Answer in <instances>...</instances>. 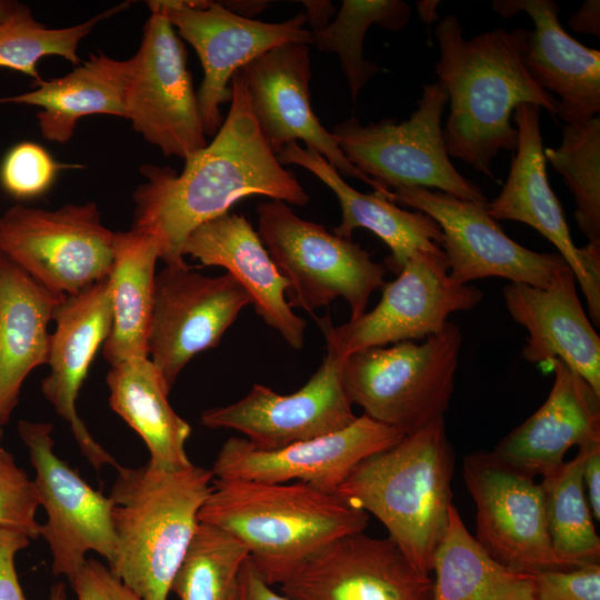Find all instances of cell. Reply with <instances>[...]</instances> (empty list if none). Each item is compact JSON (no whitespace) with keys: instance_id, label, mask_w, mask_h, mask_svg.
I'll return each instance as SVG.
<instances>
[{"instance_id":"31","label":"cell","mask_w":600,"mask_h":600,"mask_svg":"<svg viewBox=\"0 0 600 600\" xmlns=\"http://www.w3.org/2000/svg\"><path fill=\"white\" fill-rule=\"evenodd\" d=\"M160 259L157 240L142 231L116 232L113 260L108 273L112 327L103 344L110 366L148 357L152 318L156 264Z\"/></svg>"},{"instance_id":"1","label":"cell","mask_w":600,"mask_h":600,"mask_svg":"<svg viewBox=\"0 0 600 600\" xmlns=\"http://www.w3.org/2000/svg\"><path fill=\"white\" fill-rule=\"evenodd\" d=\"M140 172L144 181L133 192L132 229L157 240L167 267L188 266L181 253L187 237L244 198L293 206L310 199L260 132L241 69L231 79L230 109L212 141L184 159L181 172L156 164Z\"/></svg>"},{"instance_id":"14","label":"cell","mask_w":600,"mask_h":600,"mask_svg":"<svg viewBox=\"0 0 600 600\" xmlns=\"http://www.w3.org/2000/svg\"><path fill=\"white\" fill-rule=\"evenodd\" d=\"M52 423L21 420L18 433L34 468L33 480L47 521L40 524L52 554V572L70 583L91 551L108 566L116 556L113 501L94 490L53 451Z\"/></svg>"},{"instance_id":"19","label":"cell","mask_w":600,"mask_h":600,"mask_svg":"<svg viewBox=\"0 0 600 600\" xmlns=\"http://www.w3.org/2000/svg\"><path fill=\"white\" fill-rule=\"evenodd\" d=\"M518 130L516 154L499 196L487 204L494 220L522 222L541 233L573 271L587 299L588 316L600 326V244L578 248L571 238L562 208L547 177L540 108L523 103L514 110Z\"/></svg>"},{"instance_id":"20","label":"cell","mask_w":600,"mask_h":600,"mask_svg":"<svg viewBox=\"0 0 600 600\" xmlns=\"http://www.w3.org/2000/svg\"><path fill=\"white\" fill-rule=\"evenodd\" d=\"M280 586L293 600H431L433 579L389 537L358 532L314 552Z\"/></svg>"},{"instance_id":"49","label":"cell","mask_w":600,"mask_h":600,"mask_svg":"<svg viewBox=\"0 0 600 600\" xmlns=\"http://www.w3.org/2000/svg\"><path fill=\"white\" fill-rule=\"evenodd\" d=\"M1 437H2V429L0 428V440H1ZM1 448V446H0Z\"/></svg>"},{"instance_id":"13","label":"cell","mask_w":600,"mask_h":600,"mask_svg":"<svg viewBox=\"0 0 600 600\" xmlns=\"http://www.w3.org/2000/svg\"><path fill=\"white\" fill-rule=\"evenodd\" d=\"M149 9L140 48L132 57L127 120L166 157L184 160L208 144L187 49L167 16Z\"/></svg>"},{"instance_id":"18","label":"cell","mask_w":600,"mask_h":600,"mask_svg":"<svg viewBox=\"0 0 600 600\" xmlns=\"http://www.w3.org/2000/svg\"><path fill=\"white\" fill-rule=\"evenodd\" d=\"M404 436L362 414L344 429L276 450H260L246 438L231 437L219 450L211 471L217 479L299 481L336 492L362 460Z\"/></svg>"},{"instance_id":"15","label":"cell","mask_w":600,"mask_h":600,"mask_svg":"<svg viewBox=\"0 0 600 600\" xmlns=\"http://www.w3.org/2000/svg\"><path fill=\"white\" fill-rule=\"evenodd\" d=\"M391 192L393 202L421 211L438 223L449 274L459 283L500 277L546 288L569 267L559 253L536 252L512 240L488 213L487 204L427 188Z\"/></svg>"},{"instance_id":"48","label":"cell","mask_w":600,"mask_h":600,"mask_svg":"<svg viewBox=\"0 0 600 600\" xmlns=\"http://www.w3.org/2000/svg\"><path fill=\"white\" fill-rule=\"evenodd\" d=\"M26 7L27 6L17 1L0 0V23L9 20Z\"/></svg>"},{"instance_id":"21","label":"cell","mask_w":600,"mask_h":600,"mask_svg":"<svg viewBox=\"0 0 600 600\" xmlns=\"http://www.w3.org/2000/svg\"><path fill=\"white\" fill-rule=\"evenodd\" d=\"M257 124L278 154L288 143L302 140L341 176L359 179L383 193L392 192L352 166L332 134L313 112L310 100L309 44L287 43L271 49L241 68Z\"/></svg>"},{"instance_id":"26","label":"cell","mask_w":600,"mask_h":600,"mask_svg":"<svg viewBox=\"0 0 600 600\" xmlns=\"http://www.w3.org/2000/svg\"><path fill=\"white\" fill-rule=\"evenodd\" d=\"M549 364L554 380L547 400L492 450L509 464L542 478L561 467L570 448L600 440V396L562 361Z\"/></svg>"},{"instance_id":"41","label":"cell","mask_w":600,"mask_h":600,"mask_svg":"<svg viewBox=\"0 0 600 600\" xmlns=\"http://www.w3.org/2000/svg\"><path fill=\"white\" fill-rule=\"evenodd\" d=\"M29 543L26 534L0 528V600H27L18 579L16 556ZM49 600H68L63 582L51 588Z\"/></svg>"},{"instance_id":"42","label":"cell","mask_w":600,"mask_h":600,"mask_svg":"<svg viewBox=\"0 0 600 600\" xmlns=\"http://www.w3.org/2000/svg\"><path fill=\"white\" fill-rule=\"evenodd\" d=\"M78 600H142L110 568L88 559L72 581Z\"/></svg>"},{"instance_id":"30","label":"cell","mask_w":600,"mask_h":600,"mask_svg":"<svg viewBox=\"0 0 600 600\" xmlns=\"http://www.w3.org/2000/svg\"><path fill=\"white\" fill-rule=\"evenodd\" d=\"M109 403L143 440L150 463L168 470L192 464L186 443L190 424L171 407L163 377L149 358H133L110 366Z\"/></svg>"},{"instance_id":"35","label":"cell","mask_w":600,"mask_h":600,"mask_svg":"<svg viewBox=\"0 0 600 600\" xmlns=\"http://www.w3.org/2000/svg\"><path fill=\"white\" fill-rule=\"evenodd\" d=\"M249 552L236 537L204 522L174 574L170 592L179 600H236Z\"/></svg>"},{"instance_id":"27","label":"cell","mask_w":600,"mask_h":600,"mask_svg":"<svg viewBox=\"0 0 600 600\" xmlns=\"http://www.w3.org/2000/svg\"><path fill=\"white\" fill-rule=\"evenodd\" d=\"M277 157L282 166L297 164L307 169L337 197L341 221L333 228L334 234L351 240L352 232L363 228L380 238L390 249L386 264L393 272L399 273L407 260L418 251L441 249L442 231L428 214L401 209L378 191L361 193L314 150L290 142Z\"/></svg>"},{"instance_id":"8","label":"cell","mask_w":600,"mask_h":600,"mask_svg":"<svg viewBox=\"0 0 600 600\" xmlns=\"http://www.w3.org/2000/svg\"><path fill=\"white\" fill-rule=\"evenodd\" d=\"M448 94L440 82L423 86L411 116L361 124L349 118L332 129L339 148L361 173L387 190L434 188L461 200L488 204L481 188L463 177L446 149L441 119Z\"/></svg>"},{"instance_id":"46","label":"cell","mask_w":600,"mask_h":600,"mask_svg":"<svg viewBox=\"0 0 600 600\" xmlns=\"http://www.w3.org/2000/svg\"><path fill=\"white\" fill-rule=\"evenodd\" d=\"M307 7V20L310 21L311 26L314 29L322 28L327 26L328 19L333 13V7L328 1H303Z\"/></svg>"},{"instance_id":"16","label":"cell","mask_w":600,"mask_h":600,"mask_svg":"<svg viewBox=\"0 0 600 600\" xmlns=\"http://www.w3.org/2000/svg\"><path fill=\"white\" fill-rule=\"evenodd\" d=\"M249 304L248 293L228 272L208 277L189 266H164L157 273L148 357L170 390L186 364L217 347Z\"/></svg>"},{"instance_id":"33","label":"cell","mask_w":600,"mask_h":600,"mask_svg":"<svg viewBox=\"0 0 600 600\" xmlns=\"http://www.w3.org/2000/svg\"><path fill=\"white\" fill-rule=\"evenodd\" d=\"M582 462L579 449L541 482L551 547L569 569L600 562V538L583 489Z\"/></svg>"},{"instance_id":"2","label":"cell","mask_w":600,"mask_h":600,"mask_svg":"<svg viewBox=\"0 0 600 600\" xmlns=\"http://www.w3.org/2000/svg\"><path fill=\"white\" fill-rule=\"evenodd\" d=\"M524 31L497 28L467 39L454 14L434 29L440 49L434 72L450 106L442 128L446 149L450 158L490 178L493 158L517 148L518 130L510 122L517 107L534 104L556 117L557 99L532 80L522 63Z\"/></svg>"},{"instance_id":"9","label":"cell","mask_w":600,"mask_h":600,"mask_svg":"<svg viewBox=\"0 0 600 600\" xmlns=\"http://www.w3.org/2000/svg\"><path fill=\"white\" fill-rule=\"evenodd\" d=\"M116 232L94 202L56 210L16 204L0 216V252L38 283L63 296L106 279Z\"/></svg>"},{"instance_id":"43","label":"cell","mask_w":600,"mask_h":600,"mask_svg":"<svg viewBox=\"0 0 600 600\" xmlns=\"http://www.w3.org/2000/svg\"><path fill=\"white\" fill-rule=\"evenodd\" d=\"M583 453L582 483L593 519L600 520V440L579 447Z\"/></svg>"},{"instance_id":"47","label":"cell","mask_w":600,"mask_h":600,"mask_svg":"<svg viewBox=\"0 0 600 600\" xmlns=\"http://www.w3.org/2000/svg\"><path fill=\"white\" fill-rule=\"evenodd\" d=\"M440 1L438 0H419L417 1V11L420 19L424 23H432L438 20V7Z\"/></svg>"},{"instance_id":"45","label":"cell","mask_w":600,"mask_h":600,"mask_svg":"<svg viewBox=\"0 0 600 600\" xmlns=\"http://www.w3.org/2000/svg\"><path fill=\"white\" fill-rule=\"evenodd\" d=\"M570 28L579 33L600 36V1L586 0L569 18Z\"/></svg>"},{"instance_id":"5","label":"cell","mask_w":600,"mask_h":600,"mask_svg":"<svg viewBox=\"0 0 600 600\" xmlns=\"http://www.w3.org/2000/svg\"><path fill=\"white\" fill-rule=\"evenodd\" d=\"M453 473L441 417L362 460L336 492L373 514L409 561L430 574L453 504Z\"/></svg>"},{"instance_id":"39","label":"cell","mask_w":600,"mask_h":600,"mask_svg":"<svg viewBox=\"0 0 600 600\" xmlns=\"http://www.w3.org/2000/svg\"><path fill=\"white\" fill-rule=\"evenodd\" d=\"M38 493L27 472L13 456L0 448V528L21 532L29 539L40 537L36 512Z\"/></svg>"},{"instance_id":"22","label":"cell","mask_w":600,"mask_h":600,"mask_svg":"<svg viewBox=\"0 0 600 600\" xmlns=\"http://www.w3.org/2000/svg\"><path fill=\"white\" fill-rule=\"evenodd\" d=\"M47 364L50 373L41 391L57 413L68 421L77 443L92 467L118 463L91 436L77 412V399L90 364L104 344L112 327V309L107 278L66 296L56 310Z\"/></svg>"},{"instance_id":"40","label":"cell","mask_w":600,"mask_h":600,"mask_svg":"<svg viewBox=\"0 0 600 600\" xmlns=\"http://www.w3.org/2000/svg\"><path fill=\"white\" fill-rule=\"evenodd\" d=\"M532 576V600H600V563Z\"/></svg>"},{"instance_id":"10","label":"cell","mask_w":600,"mask_h":600,"mask_svg":"<svg viewBox=\"0 0 600 600\" xmlns=\"http://www.w3.org/2000/svg\"><path fill=\"white\" fill-rule=\"evenodd\" d=\"M382 287L379 303L354 320L334 327L329 316L317 319L326 342L344 358L359 350L437 334L451 313L471 310L483 299L479 288L450 277L442 249L416 252L398 277Z\"/></svg>"},{"instance_id":"38","label":"cell","mask_w":600,"mask_h":600,"mask_svg":"<svg viewBox=\"0 0 600 600\" xmlns=\"http://www.w3.org/2000/svg\"><path fill=\"white\" fill-rule=\"evenodd\" d=\"M64 168L40 144L24 141L12 147L0 167V182L17 199L41 196Z\"/></svg>"},{"instance_id":"11","label":"cell","mask_w":600,"mask_h":600,"mask_svg":"<svg viewBox=\"0 0 600 600\" xmlns=\"http://www.w3.org/2000/svg\"><path fill=\"white\" fill-rule=\"evenodd\" d=\"M148 8L162 11L198 53L203 79L197 91L206 136H214L223 122L220 107L231 100V79L248 63L287 43L312 44L304 28V12L281 22L242 17L213 1L153 0Z\"/></svg>"},{"instance_id":"36","label":"cell","mask_w":600,"mask_h":600,"mask_svg":"<svg viewBox=\"0 0 600 600\" xmlns=\"http://www.w3.org/2000/svg\"><path fill=\"white\" fill-rule=\"evenodd\" d=\"M546 160L571 191L574 219L589 243L600 244V118L566 123L558 148L544 150Z\"/></svg>"},{"instance_id":"44","label":"cell","mask_w":600,"mask_h":600,"mask_svg":"<svg viewBox=\"0 0 600 600\" xmlns=\"http://www.w3.org/2000/svg\"><path fill=\"white\" fill-rule=\"evenodd\" d=\"M236 600H293L286 594L278 593L268 584L257 571L250 559L244 562Z\"/></svg>"},{"instance_id":"28","label":"cell","mask_w":600,"mask_h":600,"mask_svg":"<svg viewBox=\"0 0 600 600\" xmlns=\"http://www.w3.org/2000/svg\"><path fill=\"white\" fill-rule=\"evenodd\" d=\"M64 297L0 252V428L17 407L27 376L48 362V327Z\"/></svg>"},{"instance_id":"29","label":"cell","mask_w":600,"mask_h":600,"mask_svg":"<svg viewBox=\"0 0 600 600\" xmlns=\"http://www.w3.org/2000/svg\"><path fill=\"white\" fill-rule=\"evenodd\" d=\"M133 59L119 60L102 52L91 54L68 74L43 80L38 88L0 102L37 106L42 136L52 142H68L78 121L90 114L127 119V93Z\"/></svg>"},{"instance_id":"12","label":"cell","mask_w":600,"mask_h":600,"mask_svg":"<svg viewBox=\"0 0 600 600\" xmlns=\"http://www.w3.org/2000/svg\"><path fill=\"white\" fill-rule=\"evenodd\" d=\"M462 473L477 509L474 538L491 558L524 573L569 569L552 550L544 491L534 477L493 451L464 456Z\"/></svg>"},{"instance_id":"3","label":"cell","mask_w":600,"mask_h":600,"mask_svg":"<svg viewBox=\"0 0 600 600\" xmlns=\"http://www.w3.org/2000/svg\"><path fill=\"white\" fill-rule=\"evenodd\" d=\"M247 548L270 584H282L314 552L363 532L369 514L340 496L306 482L269 483L217 479L199 512Z\"/></svg>"},{"instance_id":"37","label":"cell","mask_w":600,"mask_h":600,"mask_svg":"<svg viewBox=\"0 0 600 600\" xmlns=\"http://www.w3.org/2000/svg\"><path fill=\"white\" fill-rule=\"evenodd\" d=\"M130 2H123L100 12L77 26L47 28L37 21L29 7L9 20L0 23V68L22 72L36 80L43 81L37 64L48 56H59L78 66V48L101 21L126 10Z\"/></svg>"},{"instance_id":"32","label":"cell","mask_w":600,"mask_h":600,"mask_svg":"<svg viewBox=\"0 0 600 600\" xmlns=\"http://www.w3.org/2000/svg\"><path fill=\"white\" fill-rule=\"evenodd\" d=\"M431 600H532L533 576L511 570L479 544L454 504L439 543Z\"/></svg>"},{"instance_id":"4","label":"cell","mask_w":600,"mask_h":600,"mask_svg":"<svg viewBox=\"0 0 600 600\" xmlns=\"http://www.w3.org/2000/svg\"><path fill=\"white\" fill-rule=\"evenodd\" d=\"M110 498L113 574L142 600H168L174 574L212 489L211 469L118 466Z\"/></svg>"},{"instance_id":"7","label":"cell","mask_w":600,"mask_h":600,"mask_svg":"<svg viewBox=\"0 0 600 600\" xmlns=\"http://www.w3.org/2000/svg\"><path fill=\"white\" fill-rule=\"evenodd\" d=\"M258 234L289 283L290 307L313 313L343 298L354 320L371 293L383 286L387 269L358 243L304 220L283 201L257 207Z\"/></svg>"},{"instance_id":"24","label":"cell","mask_w":600,"mask_h":600,"mask_svg":"<svg viewBox=\"0 0 600 600\" xmlns=\"http://www.w3.org/2000/svg\"><path fill=\"white\" fill-rule=\"evenodd\" d=\"M501 17L521 11L533 22L524 31L521 60L532 80L544 91L558 94L556 116L579 123L600 112V51L588 48L562 28L553 0H496Z\"/></svg>"},{"instance_id":"34","label":"cell","mask_w":600,"mask_h":600,"mask_svg":"<svg viewBox=\"0 0 600 600\" xmlns=\"http://www.w3.org/2000/svg\"><path fill=\"white\" fill-rule=\"evenodd\" d=\"M411 9L401 0H343L333 22L312 30L320 51L337 53L356 103L361 89L379 71V66L363 57V39L368 28L378 24L399 31L410 20Z\"/></svg>"},{"instance_id":"17","label":"cell","mask_w":600,"mask_h":600,"mask_svg":"<svg viewBox=\"0 0 600 600\" xmlns=\"http://www.w3.org/2000/svg\"><path fill=\"white\" fill-rule=\"evenodd\" d=\"M343 361L344 357L327 343L321 366L296 392L280 394L256 383L239 401L204 410L201 423L239 431L260 450H276L344 429L357 416L342 384Z\"/></svg>"},{"instance_id":"6","label":"cell","mask_w":600,"mask_h":600,"mask_svg":"<svg viewBox=\"0 0 600 600\" xmlns=\"http://www.w3.org/2000/svg\"><path fill=\"white\" fill-rule=\"evenodd\" d=\"M461 346L459 327L448 321L421 343L402 341L356 351L343 361L344 392L367 417L412 433L444 417Z\"/></svg>"},{"instance_id":"23","label":"cell","mask_w":600,"mask_h":600,"mask_svg":"<svg viewBox=\"0 0 600 600\" xmlns=\"http://www.w3.org/2000/svg\"><path fill=\"white\" fill-rule=\"evenodd\" d=\"M503 299L511 318L528 331L522 358L530 363L558 359L600 396V338L577 292L568 267L546 288L510 282Z\"/></svg>"},{"instance_id":"25","label":"cell","mask_w":600,"mask_h":600,"mask_svg":"<svg viewBox=\"0 0 600 600\" xmlns=\"http://www.w3.org/2000/svg\"><path fill=\"white\" fill-rule=\"evenodd\" d=\"M182 257L227 270L248 293L257 314L293 349L304 344L306 320L294 313L281 274L249 220L224 213L196 228L186 239Z\"/></svg>"}]
</instances>
